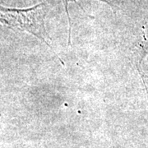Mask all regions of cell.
<instances>
[{
  "label": "cell",
  "mask_w": 148,
  "mask_h": 148,
  "mask_svg": "<svg viewBox=\"0 0 148 148\" xmlns=\"http://www.w3.org/2000/svg\"><path fill=\"white\" fill-rule=\"evenodd\" d=\"M63 1V3H64V8H65V10H66V12H67V16H68V19H69V45L71 44V31H72V26H71V19H70V16H69V4L70 2H76L77 0H62ZM101 1H103L105 3H110V2L108 0H101Z\"/></svg>",
  "instance_id": "2"
},
{
  "label": "cell",
  "mask_w": 148,
  "mask_h": 148,
  "mask_svg": "<svg viewBox=\"0 0 148 148\" xmlns=\"http://www.w3.org/2000/svg\"><path fill=\"white\" fill-rule=\"evenodd\" d=\"M46 12L47 7L44 3L27 8H12L0 5V23L28 32L52 49L51 39L45 26Z\"/></svg>",
  "instance_id": "1"
}]
</instances>
